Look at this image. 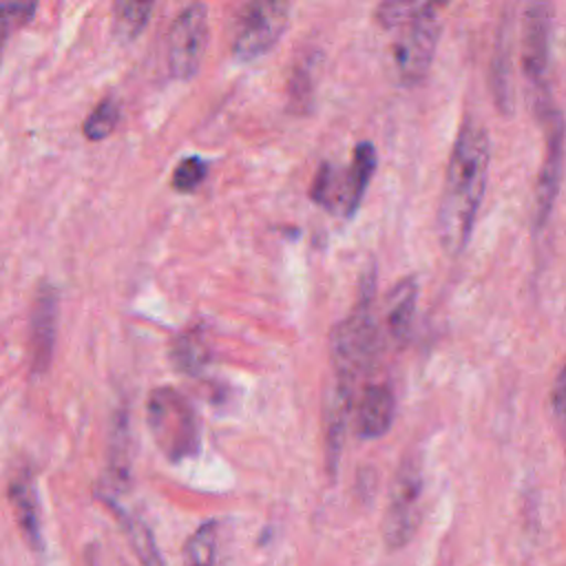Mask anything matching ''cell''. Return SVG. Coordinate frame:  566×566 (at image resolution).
<instances>
[{"mask_svg":"<svg viewBox=\"0 0 566 566\" xmlns=\"http://www.w3.org/2000/svg\"><path fill=\"white\" fill-rule=\"evenodd\" d=\"M489 161L491 142L484 126L475 119H464L447 161L436 219L440 245L451 256H458L471 239L486 190Z\"/></svg>","mask_w":566,"mask_h":566,"instance_id":"1","label":"cell"},{"mask_svg":"<svg viewBox=\"0 0 566 566\" xmlns=\"http://www.w3.org/2000/svg\"><path fill=\"white\" fill-rule=\"evenodd\" d=\"M378 347L380 334L374 316V283H367L349 316L332 329L329 352L334 380L354 389L356 380L374 367Z\"/></svg>","mask_w":566,"mask_h":566,"instance_id":"2","label":"cell"},{"mask_svg":"<svg viewBox=\"0 0 566 566\" xmlns=\"http://www.w3.org/2000/svg\"><path fill=\"white\" fill-rule=\"evenodd\" d=\"M148 429L170 462L192 458L201 449V422L192 405L175 387H157L146 400Z\"/></svg>","mask_w":566,"mask_h":566,"instance_id":"3","label":"cell"},{"mask_svg":"<svg viewBox=\"0 0 566 566\" xmlns=\"http://www.w3.org/2000/svg\"><path fill=\"white\" fill-rule=\"evenodd\" d=\"M551 29H553L551 2H531L524 7L522 29H520V62H522V73L533 93V108L537 117L553 106L546 93Z\"/></svg>","mask_w":566,"mask_h":566,"instance_id":"4","label":"cell"},{"mask_svg":"<svg viewBox=\"0 0 566 566\" xmlns=\"http://www.w3.org/2000/svg\"><path fill=\"white\" fill-rule=\"evenodd\" d=\"M422 464L416 455H405L394 475L382 520V539L389 548H402L413 537L422 515Z\"/></svg>","mask_w":566,"mask_h":566,"instance_id":"5","label":"cell"},{"mask_svg":"<svg viewBox=\"0 0 566 566\" xmlns=\"http://www.w3.org/2000/svg\"><path fill=\"white\" fill-rule=\"evenodd\" d=\"M400 35L394 44V62L402 84H418L431 69L438 42H440V13L438 4L422 2L416 15L398 29Z\"/></svg>","mask_w":566,"mask_h":566,"instance_id":"6","label":"cell"},{"mask_svg":"<svg viewBox=\"0 0 566 566\" xmlns=\"http://www.w3.org/2000/svg\"><path fill=\"white\" fill-rule=\"evenodd\" d=\"M287 18H290L287 2H276V0L245 2L234 18L232 53L245 62L265 55L285 31Z\"/></svg>","mask_w":566,"mask_h":566,"instance_id":"7","label":"cell"},{"mask_svg":"<svg viewBox=\"0 0 566 566\" xmlns=\"http://www.w3.org/2000/svg\"><path fill=\"white\" fill-rule=\"evenodd\" d=\"M208 46V9L201 2L184 7L166 33V64L179 80L192 77Z\"/></svg>","mask_w":566,"mask_h":566,"instance_id":"8","label":"cell"},{"mask_svg":"<svg viewBox=\"0 0 566 566\" xmlns=\"http://www.w3.org/2000/svg\"><path fill=\"white\" fill-rule=\"evenodd\" d=\"M542 128H544V157L539 164L537 181H535V195H533V226L539 232L546 221L551 219L562 172H564V153H566V126L564 117L557 108H548L544 115H539Z\"/></svg>","mask_w":566,"mask_h":566,"instance_id":"9","label":"cell"},{"mask_svg":"<svg viewBox=\"0 0 566 566\" xmlns=\"http://www.w3.org/2000/svg\"><path fill=\"white\" fill-rule=\"evenodd\" d=\"M57 329V292L44 283L40 285L31 307V356L33 369L44 371L49 367Z\"/></svg>","mask_w":566,"mask_h":566,"instance_id":"10","label":"cell"},{"mask_svg":"<svg viewBox=\"0 0 566 566\" xmlns=\"http://www.w3.org/2000/svg\"><path fill=\"white\" fill-rule=\"evenodd\" d=\"M7 495H9L13 517L18 522V528H20L24 542L35 553H40L44 548L42 524H40V500H38V491H35V482H33L31 473L22 471V473L13 475L9 482Z\"/></svg>","mask_w":566,"mask_h":566,"instance_id":"11","label":"cell"},{"mask_svg":"<svg viewBox=\"0 0 566 566\" xmlns=\"http://www.w3.org/2000/svg\"><path fill=\"white\" fill-rule=\"evenodd\" d=\"M394 391L387 385H367L356 400V433L365 440L385 436L394 422Z\"/></svg>","mask_w":566,"mask_h":566,"instance_id":"12","label":"cell"},{"mask_svg":"<svg viewBox=\"0 0 566 566\" xmlns=\"http://www.w3.org/2000/svg\"><path fill=\"white\" fill-rule=\"evenodd\" d=\"M376 170V148L371 142H358L352 155V164L343 170V214L352 217Z\"/></svg>","mask_w":566,"mask_h":566,"instance_id":"13","label":"cell"},{"mask_svg":"<svg viewBox=\"0 0 566 566\" xmlns=\"http://www.w3.org/2000/svg\"><path fill=\"white\" fill-rule=\"evenodd\" d=\"M416 298H418V283L413 276L400 279L387 294V305H385L387 329L400 343L411 332L413 316H416Z\"/></svg>","mask_w":566,"mask_h":566,"instance_id":"14","label":"cell"},{"mask_svg":"<svg viewBox=\"0 0 566 566\" xmlns=\"http://www.w3.org/2000/svg\"><path fill=\"white\" fill-rule=\"evenodd\" d=\"M108 473L113 489H126L130 482V449H128V427L126 416H117L111 431L108 444Z\"/></svg>","mask_w":566,"mask_h":566,"instance_id":"15","label":"cell"},{"mask_svg":"<svg viewBox=\"0 0 566 566\" xmlns=\"http://www.w3.org/2000/svg\"><path fill=\"white\" fill-rule=\"evenodd\" d=\"M219 551V524L214 520L203 522L184 546V566H217Z\"/></svg>","mask_w":566,"mask_h":566,"instance_id":"16","label":"cell"},{"mask_svg":"<svg viewBox=\"0 0 566 566\" xmlns=\"http://www.w3.org/2000/svg\"><path fill=\"white\" fill-rule=\"evenodd\" d=\"M106 504L113 506V511L117 513V517H119V522H122V526H124V531H126V535H128V542H130L133 551L137 553L142 566H164V564H161V557H159V551H157V546H155V539H153L150 528H148L142 520H137V517L124 513V511H122L119 506H115L113 502H106Z\"/></svg>","mask_w":566,"mask_h":566,"instance_id":"17","label":"cell"},{"mask_svg":"<svg viewBox=\"0 0 566 566\" xmlns=\"http://www.w3.org/2000/svg\"><path fill=\"white\" fill-rule=\"evenodd\" d=\"M153 11V2H139V0H122L113 7V31L119 40L130 42L135 40Z\"/></svg>","mask_w":566,"mask_h":566,"instance_id":"18","label":"cell"},{"mask_svg":"<svg viewBox=\"0 0 566 566\" xmlns=\"http://www.w3.org/2000/svg\"><path fill=\"white\" fill-rule=\"evenodd\" d=\"M310 197L327 210H343V170H336L327 161L321 164V168L314 175Z\"/></svg>","mask_w":566,"mask_h":566,"instance_id":"19","label":"cell"},{"mask_svg":"<svg viewBox=\"0 0 566 566\" xmlns=\"http://www.w3.org/2000/svg\"><path fill=\"white\" fill-rule=\"evenodd\" d=\"M172 360L184 374H197L208 360V345L203 334L186 332L172 345Z\"/></svg>","mask_w":566,"mask_h":566,"instance_id":"20","label":"cell"},{"mask_svg":"<svg viewBox=\"0 0 566 566\" xmlns=\"http://www.w3.org/2000/svg\"><path fill=\"white\" fill-rule=\"evenodd\" d=\"M119 119V104L115 97H104L93 111L91 115L84 119V135L93 142H99L104 137H108Z\"/></svg>","mask_w":566,"mask_h":566,"instance_id":"21","label":"cell"},{"mask_svg":"<svg viewBox=\"0 0 566 566\" xmlns=\"http://www.w3.org/2000/svg\"><path fill=\"white\" fill-rule=\"evenodd\" d=\"M38 9L35 2H2L0 4V60L7 38L22 24H27Z\"/></svg>","mask_w":566,"mask_h":566,"instance_id":"22","label":"cell"},{"mask_svg":"<svg viewBox=\"0 0 566 566\" xmlns=\"http://www.w3.org/2000/svg\"><path fill=\"white\" fill-rule=\"evenodd\" d=\"M422 7V2H409V0H389L376 7V22L382 29H402L413 15L416 11Z\"/></svg>","mask_w":566,"mask_h":566,"instance_id":"23","label":"cell"},{"mask_svg":"<svg viewBox=\"0 0 566 566\" xmlns=\"http://www.w3.org/2000/svg\"><path fill=\"white\" fill-rule=\"evenodd\" d=\"M206 177V164L201 157H184L172 170V188L179 192H188L197 188Z\"/></svg>","mask_w":566,"mask_h":566,"instance_id":"24","label":"cell"},{"mask_svg":"<svg viewBox=\"0 0 566 566\" xmlns=\"http://www.w3.org/2000/svg\"><path fill=\"white\" fill-rule=\"evenodd\" d=\"M551 411L555 422L559 424V429L566 436V365L562 367V371L557 374L555 382H553V391H551Z\"/></svg>","mask_w":566,"mask_h":566,"instance_id":"25","label":"cell"}]
</instances>
